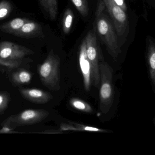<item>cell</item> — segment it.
<instances>
[{"mask_svg":"<svg viewBox=\"0 0 155 155\" xmlns=\"http://www.w3.org/2000/svg\"><path fill=\"white\" fill-rule=\"evenodd\" d=\"M61 59L53 50L48 54L44 62L38 67L41 82L44 86L52 91L61 89Z\"/></svg>","mask_w":155,"mask_h":155,"instance_id":"obj_1","label":"cell"},{"mask_svg":"<svg viewBox=\"0 0 155 155\" xmlns=\"http://www.w3.org/2000/svg\"><path fill=\"white\" fill-rule=\"evenodd\" d=\"M99 109L104 114L107 113L112 107L114 98V88L113 85L114 70L104 60L99 63Z\"/></svg>","mask_w":155,"mask_h":155,"instance_id":"obj_2","label":"cell"},{"mask_svg":"<svg viewBox=\"0 0 155 155\" xmlns=\"http://www.w3.org/2000/svg\"><path fill=\"white\" fill-rule=\"evenodd\" d=\"M86 43L87 54L91 67L92 85L98 88L100 86L99 63L103 60L97 46L96 35L93 31H90L84 38Z\"/></svg>","mask_w":155,"mask_h":155,"instance_id":"obj_3","label":"cell"},{"mask_svg":"<svg viewBox=\"0 0 155 155\" xmlns=\"http://www.w3.org/2000/svg\"><path fill=\"white\" fill-rule=\"evenodd\" d=\"M97 22V31L105 44L109 54L113 59L116 60L121 52L117 43L116 35L109 21L104 17H100Z\"/></svg>","mask_w":155,"mask_h":155,"instance_id":"obj_4","label":"cell"},{"mask_svg":"<svg viewBox=\"0 0 155 155\" xmlns=\"http://www.w3.org/2000/svg\"><path fill=\"white\" fill-rule=\"evenodd\" d=\"M49 112L44 109H27L6 119L4 124L12 123L15 126L31 125L38 123L46 119Z\"/></svg>","mask_w":155,"mask_h":155,"instance_id":"obj_5","label":"cell"},{"mask_svg":"<svg viewBox=\"0 0 155 155\" xmlns=\"http://www.w3.org/2000/svg\"><path fill=\"white\" fill-rule=\"evenodd\" d=\"M33 54L31 49L12 42L4 41L0 43V57L4 60L21 61L25 56Z\"/></svg>","mask_w":155,"mask_h":155,"instance_id":"obj_6","label":"cell"},{"mask_svg":"<svg viewBox=\"0 0 155 155\" xmlns=\"http://www.w3.org/2000/svg\"><path fill=\"white\" fill-rule=\"evenodd\" d=\"M110 13L116 31L119 36L123 35L128 25L127 16L125 12L116 4L113 0H102Z\"/></svg>","mask_w":155,"mask_h":155,"instance_id":"obj_7","label":"cell"},{"mask_svg":"<svg viewBox=\"0 0 155 155\" xmlns=\"http://www.w3.org/2000/svg\"><path fill=\"white\" fill-rule=\"evenodd\" d=\"M79 63L84 78V87L87 92L90 91L91 83V67L87 54L86 43L85 39L83 40L79 52Z\"/></svg>","mask_w":155,"mask_h":155,"instance_id":"obj_8","label":"cell"},{"mask_svg":"<svg viewBox=\"0 0 155 155\" xmlns=\"http://www.w3.org/2000/svg\"><path fill=\"white\" fill-rule=\"evenodd\" d=\"M19 91L24 98L34 103H47L53 97L51 93L41 89L21 88L19 89Z\"/></svg>","mask_w":155,"mask_h":155,"instance_id":"obj_9","label":"cell"},{"mask_svg":"<svg viewBox=\"0 0 155 155\" xmlns=\"http://www.w3.org/2000/svg\"><path fill=\"white\" fill-rule=\"evenodd\" d=\"M41 25L35 22L28 21L25 23L15 35L22 37H31L41 32Z\"/></svg>","mask_w":155,"mask_h":155,"instance_id":"obj_10","label":"cell"},{"mask_svg":"<svg viewBox=\"0 0 155 155\" xmlns=\"http://www.w3.org/2000/svg\"><path fill=\"white\" fill-rule=\"evenodd\" d=\"M29 21L26 18H15L0 25V30L3 32L15 35L22 26Z\"/></svg>","mask_w":155,"mask_h":155,"instance_id":"obj_11","label":"cell"},{"mask_svg":"<svg viewBox=\"0 0 155 155\" xmlns=\"http://www.w3.org/2000/svg\"><path fill=\"white\" fill-rule=\"evenodd\" d=\"M147 58L150 76L155 86V43L151 39L149 40Z\"/></svg>","mask_w":155,"mask_h":155,"instance_id":"obj_12","label":"cell"},{"mask_svg":"<svg viewBox=\"0 0 155 155\" xmlns=\"http://www.w3.org/2000/svg\"><path fill=\"white\" fill-rule=\"evenodd\" d=\"M32 75L25 70H20L13 73L12 76L13 83L16 85L25 84L31 82Z\"/></svg>","mask_w":155,"mask_h":155,"instance_id":"obj_13","label":"cell"},{"mask_svg":"<svg viewBox=\"0 0 155 155\" xmlns=\"http://www.w3.org/2000/svg\"><path fill=\"white\" fill-rule=\"evenodd\" d=\"M69 103L73 108L82 113L90 114L94 113V109L90 105L79 98H71Z\"/></svg>","mask_w":155,"mask_h":155,"instance_id":"obj_14","label":"cell"},{"mask_svg":"<svg viewBox=\"0 0 155 155\" xmlns=\"http://www.w3.org/2000/svg\"><path fill=\"white\" fill-rule=\"evenodd\" d=\"M44 10L49 14L51 20H55L57 14V2L56 0H40Z\"/></svg>","mask_w":155,"mask_h":155,"instance_id":"obj_15","label":"cell"},{"mask_svg":"<svg viewBox=\"0 0 155 155\" xmlns=\"http://www.w3.org/2000/svg\"><path fill=\"white\" fill-rule=\"evenodd\" d=\"M74 15L72 11L70 9H67L64 13L63 22V30L64 33L67 34L70 32L73 22Z\"/></svg>","mask_w":155,"mask_h":155,"instance_id":"obj_16","label":"cell"},{"mask_svg":"<svg viewBox=\"0 0 155 155\" xmlns=\"http://www.w3.org/2000/svg\"><path fill=\"white\" fill-rule=\"evenodd\" d=\"M68 123L71 124L74 126L75 131H82V132H98V133H107L108 131L105 129H100L97 127H93L85 125L82 124L78 123L72 121H68Z\"/></svg>","mask_w":155,"mask_h":155,"instance_id":"obj_17","label":"cell"},{"mask_svg":"<svg viewBox=\"0 0 155 155\" xmlns=\"http://www.w3.org/2000/svg\"><path fill=\"white\" fill-rule=\"evenodd\" d=\"M12 6L8 1L3 0L0 2V20L5 19L12 12Z\"/></svg>","mask_w":155,"mask_h":155,"instance_id":"obj_18","label":"cell"},{"mask_svg":"<svg viewBox=\"0 0 155 155\" xmlns=\"http://www.w3.org/2000/svg\"><path fill=\"white\" fill-rule=\"evenodd\" d=\"M81 15L86 16L88 13V8L86 0H71Z\"/></svg>","mask_w":155,"mask_h":155,"instance_id":"obj_19","label":"cell"},{"mask_svg":"<svg viewBox=\"0 0 155 155\" xmlns=\"http://www.w3.org/2000/svg\"><path fill=\"white\" fill-rule=\"evenodd\" d=\"M10 96L8 93L0 92V113L2 114L8 106Z\"/></svg>","mask_w":155,"mask_h":155,"instance_id":"obj_20","label":"cell"},{"mask_svg":"<svg viewBox=\"0 0 155 155\" xmlns=\"http://www.w3.org/2000/svg\"><path fill=\"white\" fill-rule=\"evenodd\" d=\"M21 64V61H12L4 60L0 57V65L9 68L14 69L18 67Z\"/></svg>","mask_w":155,"mask_h":155,"instance_id":"obj_21","label":"cell"},{"mask_svg":"<svg viewBox=\"0 0 155 155\" xmlns=\"http://www.w3.org/2000/svg\"><path fill=\"white\" fill-rule=\"evenodd\" d=\"M113 1L116 4L121 7L125 12H126L127 10V7L124 0H113Z\"/></svg>","mask_w":155,"mask_h":155,"instance_id":"obj_22","label":"cell"},{"mask_svg":"<svg viewBox=\"0 0 155 155\" xmlns=\"http://www.w3.org/2000/svg\"><path fill=\"white\" fill-rule=\"evenodd\" d=\"M13 129L11 128L7 124H4L2 128L0 130V133H14Z\"/></svg>","mask_w":155,"mask_h":155,"instance_id":"obj_23","label":"cell"},{"mask_svg":"<svg viewBox=\"0 0 155 155\" xmlns=\"http://www.w3.org/2000/svg\"><path fill=\"white\" fill-rule=\"evenodd\" d=\"M105 4L103 1H102L100 3L99 5V7L97 8L96 12V16L98 17L99 15H101L103 10H104V7Z\"/></svg>","mask_w":155,"mask_h":155,"instance_id":"obj_24","label":"cell"}]
</instances>
